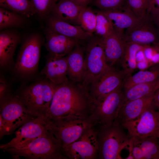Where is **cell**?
Returning a JSON list of instances; mask_svg holds the SVG:
<instances>
[{"label": "cell", "instance_id": "cell-1", "mask_svg": "<svg viewBox=\"0 0 159 159\" xmlns=\"http://www.w3.org/2000/svg\"><path fill=\"white\" fill-rule=\"evenodd\" d=\"M93 103L88 88L82 84L69 80L54 85V93L45 118L50 122L62 119L88 118Z\"/></svg>", "mask_w": 159, "mask_h": 159}, {"label": "cell", "instance_id": "cell-2", "mask_svg": "<svg viewBox=\"0 0 159 159\" xmlns=\"http://www.w3.org/2000/svg\"><path fill=\"white\" fill-rule=\"evenodd\" d=\"M54 90V85L44 77L24 87L16 95L32 115L45 118Z\"/></svg>", "mask_w": 159, "mask_h": 159}, {"label": "cell", "instance_id": "cell-3", "mask_svg": "<svg viewBox=\"0 0 159 159\" xmlns=\"http://www.w3.org/2000/svg\"><path fill=\"white\" fill-rule=\"evenodd\" d=\"M43 43L41 37L37 33L31 34L25 39L12 69L15 77L25 80L34 76L38 70Z\"/></svg>", "mask_w": 159, "mask_h": 159}, {"label": "cell", "instance_id": "cell-4", "mask_svg": "<svg viewBox=\"0 0 159 159\" xmlns=\"http://www.w3.org/2000/svg\"><path fill=\"white\" fill-rule=\"evenodd\" d=\"M3 150L15 158L22 156L32 159H67L62 147L49 131L22 147Z\"/></svg>", "mask_w": 159, "mask_h": 159}, {"label": "cell", "instance_id": "cell-5", "mask_svg": "<svg viewBox=\"0 0 159 159\" xmlns=\"http://www.w3.org/2000/svg\"><path fill=\"white\" fill-rule=\"evenodd\" d=\"M124 129L121 125L113 124L98 131V159H122V150L131 142Z\"/></svg>", "mask_w": 159, "mask_h": 159}, {"label": "cell", "instance_id": "cell-6", "mask_svg": "<svg viewBox=\"0 0 159 159\" xmlns=\"http://www.w3.org/2000/svg\"><path fill=\"white\" fill-rule=\"evenodd\" d=\"M122 87L114 90L98 100L94 101L88 118L92 127L97 131L113 124L120 108Z\"/></svg>", "mask_w": 159, "mask_h": 159}, {"label": "cell", "instance_id": "cell-7", "mask_svg": "<svg viewBox=\"0 0 159 159\" xmlns=\"http://www.w3.org/2000/svg\"><path fill=\"white\" fill-rule=\"evenodd\" d=\"M102 39L93 35L88 41L85 49V76L82 84L88 88L96 77L113 67L106 61Z\"/></svg>", "mask_w": 159, "mask_h": 159}, {"label": "cell", "instance_id": "cell-8", "mask_svg": "<svg viewBox=\"0 0 159 159\" xmlns=\"http://www.w3.org/2000/svg\"><path fill=\"white\" fill-rule=\"evenodd\" d=\"M48 123L49 131L62 148L77 140L92 127L88 118L62 119Z\"/></svg>", "mask_w": 159, "mask_h": 159}, {"label": "cell", "instance_id": "cell-9", "mask_svg": "<svg viewBox=\"0 0 159 159\" xmlns=\"http://www.w3.org/2000/svg\"><path fill=\"white\" fill-rule=\"evenodd\" d=\"M16 95L9 92L0 98L1 118L9 134L34 117Z\"/></svg>", "mask_w": 159, "mask_h": 159}, {"label": "cell", "instance_id": "cell-10", "mask_svg": "<svg viewBox=\"0 0 159 159\" xmlns=\"http://www.w3.org/2000/svg\"><path fill=\"white\" fill-rule=\"evenodd\" d=\"M122 127L133 141L140 140L151 136L159 129V112L153 103L140 116L122 123Z\"/></svg>", "mask_w": 159, "mask_h": 159}, {"label": "cell", "instance_id": "cell-11", "mask_svg": "<svg viewBox=\"0 0 159 159\" xmlns=\"http://www.w3.org/2000/svg\"><path fill=\"white\" fill-rule=\"evenodd\" d=\"M130 76L125 70L117 71L113 67L100 74L90 84L88 90L94 101L98 100L120 87Z\"/></svg>", "mask_w": 159, "mask_h": 159}, {"label": "cell", "instance_id": "cell-12", "mask_svg": "<svg viewBox=\"0 0 159 159\" xmlns=\"http://www.w3.org/2000/svg\"><path fill=\"white\" fill-rule=\"evenodd\" d=\"M97 131L91 127L77 140L63 148L67 159L98 158Z\"/></svg>", "mask_w": 159, "mask_h": 159}, {"label": "cell", "instance_id": "cell-13", "mask_svg": "<svg viewBox=\"0 0 159 159\" xmlns=\"http://www.w3.org/2000/svg\"><path fill=\"white\" fill-rule=\"evenodd\" d=\"M49 131L48 122L44 118L35 117L27 122L16 131L15 136L10 142L0 145L3 150L24 146L35 139L45 135Z\"/></svg>", "mask_w": 159, "mask_h": 159}, {"label": "cell", "instance_id": "cell-14", "mask_svg": "<svg viewBox=\"0 0 159 159\" xmlns=\"http://www.w3.org/2000/svg\"><path fill=\"white\" fill-rule=\"evenodd\" d=\"M123 37L126 42L154 44L159 42V32L148 15L135 26L124 30Z\"/></svg>", "mask_w": 159, "mask_h": 159}, {"label": "cell", "instance_id": "cell-15", "mask_svg": "<svg viewBox=\"0 0 159 159\" xmlns=\"http://www.w3.org/2000/svg\"><path fill=\"white\" fill-rule=\"evenodd\" d=\"M19 34L10 30L1 31L0 33V68L11 70L15 62L14 57L16 47L21 41Z\"/></svg>", "mask_w": 159, "mask_h": 159}, {"label": "cell", "instance_id": "cell-16", "mask_svg": "<svg viewBox=\"0 0 159 159\" xmlns=\"http://www.w3.org/2000/svg\"><path fill=\"white\" fill-rule=\"evenodd\" d=\"M45 65L41 74L56 85L66 83L69 81L67 77L68 61L67 56L60 57L48 53L45 56Z\"/></svg>", "mask_w": 159, "mask_h": 159}, {"label": "cell", "instance_id": "cell-17", "mask_svg": "<svg viewBox=\"0 0 159 159\" xmlns=\"http://www.w3.org/2000/svg\"><path fill=\"white\" fill-rule=\"evenodd\" d=\"M154 93L124 103L120 107L113 124L121 125L139 117L153 104Z\"/></svg>", "mask_w": 159, "mask_h": 159}, {"label": "cell", "instance_id": "cell-18", "mask_svg": "<svg viewBox=\"0 0 159 159\" xmlns=\"http://www.w3.org/2000/svg\"><path fill=\"white\" fill-rule=\"evenodd\" d=\"M44 33V46L48 54L53 56L65 57L78 43V41L56 33L47 26Z\"/></svg>", "mask_w": 159, "mask_h": 159}, {"label": "cell", "instance_id": "cell-19", "mask_svg": "<svg viewBox=\"0 0 159 159\" xmlns=\"http://www.w3.org/2000/svg\"><path fill=\"white\" fill-rule=\"evenodd\" d=\"M47 26L54 32L78 41H88L94 35L80 25H74L50 14L46 19Z\"/></svg>", "mask_w": 159, "mask_h": 159}, {"label": "cell", "instance_id": "cell-20", "mask_svg": "<svg viewBox=\"0 0 159 159\" xmlns=\"http://www.w3.org/2000/svg\"><path fill=\"white\" fill-rule=\"evenodd\" d=\"M123 35L114 30L110 35L102 39L106 61L111 66L120 62L123 56L127 43Z\"/></svg>", "mask_w": 159, "mask_h": 159}, {"label": "cell", "instance_id": "cell-21", "mask_svg": "<svg viewBox=\"0 0 159 159\" xmlns=\"http://www.w3.org/2000/svg\"><path fill=\"white\" fill-rule=\"evenodd\" d=\"M101 11L112 24L114 30L122 34L125 29L135 26L143 19L137 17L125 6L119 9Z\"/></svg>", "mask_w": 159, "mask_h": 159}, {"label": "cell", "instance_id": "cell-22", "mask_svg": "<svg viewBox=\"0 0 159 159\" xmlns=\"http://www.w3.org/2000/svg\"><path fill=\"white\" fill-rule=\"evenodd\" d=\"M85 49L78 43L67 55V76L69 81L77 83L83 82L85 76Z\"/></svg>", "mask_w": 159, "mask_h": 159}, {"label": "cell", "instance_id": "cell-23", "mask_svg": "<svg viewBox=\"0 0 159 159\" xmlns=\"http://www.w3.org/2000/svg\"><path fill=\"white\" fill-rule=\"evenodd\" d=\"M82 7L73 0H59L54 6L51 14L71 24H78V18Z\"/></svg>", "mask_w": 159, "mask_h": 159}, {"label": "cell", "instance_id": "cell-24", "mask_svg": "<svg viewBox=\"0 0 159 159\" xmlns=\"http://www.w3.org/2000/svg\"><path fill=\"white\" fill-rule=\"evenodd\" d=\"M159 88V79L132 85L123 92L120 107L128 101L154 93Z\"/></svg>", "mask_w": 159, "mask_h": 159}, {"label": "cell", "instance_id": "cell-25", "mask_svg": "<svg viewBox=\"0 0 159 159\" xmlns=\"http://www.w3.org/2000/svg\"><path fill=\"white\" fill-rule=\"evenodd\" d=\"M159 79V62L150 66L147 70H140L125 80L123 87L124 90L134 85L153 82Z\"/></svg>", "mask_w": 159, "mask_h": 159}, {"label": "cell", "instance_id": "cell-26", "mask_svg": "<svg viewBox=\"0 0 159 159\" xmlns=\"http://www.w3.org/2000/svg\"><path fill=\"white\" fill-rule=\"evenodd\" d=\"M0 6L26 18L36 14L30 0H0Z\"/></svg>", "mask_w": 159, "mask_h": 159}, {"label": "cell", "instance_id": "cell-27", "mask_svg": "<svg viewBox=\"0 0 159 159\" xmlns=\"http://www.w3.org/2000/svg\"><path fill=\"white\" fill-rule=\"evenodd\" d=\"M26 18L19 14L0 7V30L22 27L26 22Z\"/></svg>", "mask_w": 159, "mask_h": 159}, {"label": "cell", "instance_id": "cell-28", "mask_svg": "<svg viewBox=\"0 0 159 159\" xmlns=\"http://www.w3.org/2000/svg\"><path fill=\"white\" fill-rule=\"evenodd\" d=\"M144 45L132 42H127L125 52L120 62L123 70L131 75L134 70L137 68L136 54Z\"/></svg>", "mask_w": 159, "mask_h": 159}, {"label": "cell", "instance_id": "cell-29", "mask_svg": "<svg viewBox=\"0 0 159 159\" xmlns=\"http://www.w3.org/2000/svg\"><path fill=\"white\" fill-rule=\"evenodd\" d=\"M132 142L140 147L144 154L145 159H159V138L150 136Z\"/></svg>", "mask_w": 159, "mask_h": 159}, {"label": "cell", "instance_id": "cell-30", "mask_svg": "<svg viewBox=\"0 0 159 159\" xmlns=\"http://www.w3.org/2000/svg\"><path fill=\"white\" fill-rule=\"evenodd\" d=\"M96 14L90 8L83 7L78 18V23L86 32L93 35L96 24Z\"/></svg>", "mask_w": 159, "mask_h": 159}, {"label": "cell", "instance_id": "cell-31", "mask_svg": "<svg viewBox=\"0 0 159 159\" xmlns=\"http://www.w3.org/2000/svg\"><path fill=\"white\" fill-rule=\"evenodd\" d=\"M96 24L95 31L96 36L104 39L114 30L112 24L101 10L96 11Z\"/></svg>", "mask_w": 159, "mask_h": 159}, {"label": "cell", "instance_id": "cell-32", "mask_svg": "<svg viewBox=\"0 0 159 159\" xmlns=\"http://www.w3.org/2000/svg\"><path fill=\"white\" fill-rule=\"evenodd\" d=\"M30 0L36 14L42 19H46L58 0Z\"/></svg>", "mask_w": 159, "mask_h": 159}, {"label": "cell", "instance_id": "cell-33", "mask_svg": "<svg viewBox=\"0 0 159 159\" xmlns=\"http://www.w3.org/2000/svg\"><path fill=\"white\" fill-rule=\"evenodd\" d=\"M124 6L139 18L143 19L148 15L150 6L144 0H126Z\"/></svg>", "mask_w": 159, "mask_h": 159}, {"label": "cell", "instance_id": "cell-34", "mask_svg": "<svg viewBox=\"0 0 159 159\" xmlns=\"http://www.w3.org/2000/svg\"><path fill=\"white\" fill-rule=\"evenodd\" d=\"M126 0H94L93 4L101 10L120 9L125 6Z\"/></svg>", "mask_w": 159, "mask_h": 159}, {"label": "cell", "instance_id": "cell-35", "mask_svg": "<svg viewBox=\"0 0 159 159\" xmlns=\"http://www.w3.org/2000/svg\"><path fill=\"white\" fill-rule=\"evenodd\" d=\"M148 13L159 32V7L155 6L153 1L150 5Z\"/></svg>", "mask_w": 159, "mask_h": 159}, {"label": "cell", "instance_id": "cell-36", "mask_svg": "<svg viewBox=\"0 0 159 159\" xmlns=\"http://www.w3.org/2000/svg\"><path fill=\"white\" fill-rule=\"evenodd\" d=\"M9 87L8 82L4 76L1 74L0 81V98L10 92L9 91Z\"/></svg>", "mask_w": 159, "mask_h": 159}, {"label": "cell", "instance_id": "cell-37", "mask_svg": "<svg viewBox=\"0 0 159 159\" xmlns=\"http://www.w3.org/2000/svg\"><path fill=\"white\" fill-rule=\"evenodd\" d=\"M150 66H151L149 62L146 59L137 62V68L140 70H145Z\"/></svg>", "mask_w": 159, "mask_h": 159}, {"label": "cell", "instance_id": "cell-38", "mask_svg": "<svg viewBox=\"0 0 159 159\" xmlns=\"http://www.w3.org/2000/svg\"><path fill=\"white\" fill-rule=\"evenodd\" d=\"M153 103L157 110L159 112V88L154 94Z\"/></svg>", "mask_w": 159, "mask_h": 159}, {"label": "cell", "instance_id": "cell-39", "mask_svg": "<svg viewBox=\"0 0 159 159\" xmlns=\"http://www.w3.org/2000/svg\"><path fill=\"white\" fill-rule=\"evenodd\" d=\"M78 5L82 6H87V5L92 0H73Z\"/></svg>", "mask_w": 159, "mask_h": 159}, {"label": "cell", "instance_id": "cell-40", "mask_svg": "<svg viewBox=\"0 0 159 159\" xmlns=\"http://www.w3.org/2000/svg\"><path fill=\"white\" fill-rule=\"evenodd\" d=\"M152 136L156 137L159 138V129L155 132Z\"/></svg>", "mask_w": 159, "mask_h": 159}, {"label": "cell", "instance_id": "cell-41", "mask_svg": "<svg viewBox=\"0 0 159 159\" xmlns=\"http://www.w3.org/2000/svg\"><path fill=\"white\" fill-rule=\"evenodd\" d=\"M155 4L156 5L157 7H159V0H152Z\"/></svg>", "mask_w": 159, "mask_h": 159}, {"label": "cell", "instance_id": "cell-42", "mask_svg": "<svg viewBox=\"0 0 159 159\" xmlns=\"http://www.w3.org/2000/svg\"><path fill=\"white\" fill-rule=\"evenodd\" d=\"M150 6V4L152 1V0H144Z\"/></svg>", "mask_w": 159, "mask_h": 159}, {"label": "cell", "instance_id": "cell-43", "mask_svg": "<svg viewBox=\"0 0 159 159\" xmlns=\"http://www.w3.org/2000/svg\"><path fill=\"white\" fill-rule=\"evenodd\" d=\"M155 45L157 46L159 48V42L155 44H154Z\"/></svg>", "mask_w": 159, "mask_h": 159}]
</instances>
